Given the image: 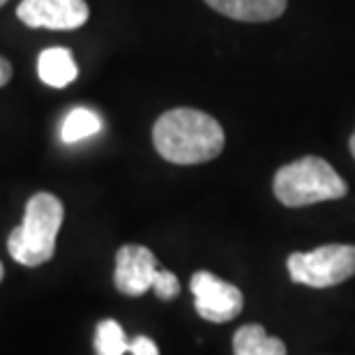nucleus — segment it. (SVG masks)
Segmentation results:
<instances>
[{"label": "nucleus", "instance_id": "14", "mask_svg": "<svg viewBox=\"0 0 355 355\" xmlns=\"http://www.w3.org/2000/svg\"><path fill=\"white\" fill-rule=\"evenodd\" d=\"M130 353L132 355H159V349L150 337L139 335L130 342Z\"/></svg>", "mask_w": 355, "mask_h": 355}, {"label": "nucleus", "instance_id": "17", "mask_svg": "<svg viewBox=\"0 0 355 355\" xmlns=\"http://www.w3.org/2000/svg\"><path fill=\"white\" fill-rule=\"evenodd\" d=\"M3 275H5V268H3V263H0V282H3Z\"/></svg>", "mask_w": 355, "mask_h": 355}, {"label": "nucleus", "instance_id": "15", "mask_svg": "<svg viewBox=\"0 0 355 355\" xmlns=\"http://www.w3.org/2000/svg\"><path fill=\"white\" fill-rule=\"evenodd\" d=\"M12 74H14L12 62L7 60V58H3V55H0V88L7 86V83L12 81Z\"/></svg>", "mask_w": 355, "mask_h": 355}, {"label": "nucleus", "instance_id": "9", "mask_svg": "<svg viewBox=\"0 0 355 355\" xmlns=\"http://www.w3.org/2000/svg\"><path fill=\"white\" fill-rule=\"evenodd\" d=\"M37 76L49 88H67L69 83H74L79 76V67L72 51L65 46L44 49L37 58Z\"/></svg>", "mask_w": 355, "mask_h": 355}, {"label": "nucleus", "instance_id": "10", "mask_svg": "<svg viewBox=\"0 0 355 355\" xmlns=\"http://www.w3.org/2000/svg\"><path fill=\"white\" fill-rule=\"evenodd\" d=\"M233 355H286L282 339L270 337L261 325H243L233 335Z\"/></svg>", "mask_w": 355, "mask_h": 355}, {"label": "nucleus", "instance_id": "7", "mask_svg": "<svg viewBox=\"0 0 355 355\" xmlns=\"http://www.w3.org/2000/svg\"><path fill=\"white\" fill-rule=\"evenodd\" d=\"M157 259L148 247L141 245H125L116 254V272L113 282L123 295L139 297L148 293L157 277Z\"/></svg>", "mask_w": 355, "mask_h": 355}, {"label": "nucleus", "instance_id": "11", "mask_svg": "<svg viewBox=\"0 0 355 355\" xmlns=\"http://www.w3.org/2000/svg\"><path fill=\"white\" fill-rule=\"evenodd\" d=\"M102 130V118L97 111L86 109V106H76L65 116L60 127V141L67 146L79 144L83 139H90Z\"/></svg>", "mask_w": 355, "mask_h": 355}, {"label": "nucleus", "instance_id": "6", "mask_svg": "<svg viewBox=\"0 0 355 355\" xmlns=\"http://www.w3.org/2000/svg\"><path fill=\"white\" fill-rule=\"evenodd\" d=\"M17 17L28 28L49 31H76L88 21L86 0H21Z\"/></svg>", "mask_w": 355, "mask_h": 355}, {"label": "nucleus", "instance_id": "18", "mask_svg": "<svg viewBox=\"0 0 355 355\" xmlns=\"http://www.w3.org/2000/svg\"><path fill=\"white\" fill-rule=\"evenodd\" d=\"M5 3H7V0H0V7H3V5H5Z\"/></svg>", "mask_w": 355, "mask_h": 355}, {"label": "nucleus", "instance_id": "3", "mask_svg": "<svg viewBox=\"0 0 355 355\" xmlns=\"http://www.w3.org/2000/svg\"><path fill=\"white\" fill-rule=\"evenodd\" d=\"M346 191L349 184L344 178L321 157L295 159L275 173V196L288 208L335 201L346 196Z\"/></svg>", "mask_w": 355, "mask_h": 355}, {"label": "nucleus", "instance_id": "16", "mask_svg": "<svg viewBox=\"0 0 355 355\" xmlns=\"http://www.w3.org/2000/svg\"><path fill=\"white\" fill-rule=\"evenodd\" d=\"M351 155H353V157H355V132H353V137H351Z\"/></svg>", "mask_w": 355, "mask_h": 355}, {"label": "nucleus", "instance_id": "8", "mask_svg": "<svg viewBox=\"0 0 355 355\" xmlns=\"http://www.w3.org/2000/svg\"><path fill=\"white\" fill-rule=\"evenodd\" d=\"M205 3L229 19L263 24L282 17L288 0H205Z\"/></svg>", "mask_w": 355, "mask_h": 355}, {"label": "nucleus", "instance_id": "5", "mask_svg": "<svg viewBox=\"0 0 355 355\" xmlns=\"http://www.w3.org/2000/svg\"><path fill=\"white\" fill-rule=\"evenodd\" d=\"M189 288L194 293V307L198 316L210 323L233 321L243 311V293L238 286L219 279L212 272H194L189 282Z\"/></svg>", "mask_w": 355, "mask_h": 355}, {"label": "nucleus", "instance_id": "1", "mask_svg": "<svg viewBox=\"0 0 355 355\" xmlns=\"http://www.w3.org/2000/svg\"><path fill=\"white\" fill-rule=\"evenodd\" d=\"M153 144L171 164H203L224 150V130L208 113L182 106L157 118L153 127Z\"/></svg>", "mask_w": 355, "mask_h": 355}, {"label": "nucleus", "instance_id": "13", "mask_svg": "<svg viewBox=\"0 0 355 355\" xmlns=\"http://www.w3.org/2000/svg\"><path fill=\"white\" fill-rule=\"evenodd\" d=\"M153 291L157 293L159 300H173V297L180 293V282H178V277L173 272H168V270H157Z\"/></svg>", "mask_w": 355, "mask_h": 355}, {"label": "nucleus", "instance_id": "4", "mask_svg": "<svg viewBox=\"0 0 355 355\" xmlns=\"http://www.w3.org/2000/svg\"><path fill=\"white\" fill-rule=\"evenodd\" d=\"M286 268L295 284L314 288L337 286L355 275V247L323 245L314 252H295L288 257Z\"/></svg>", "mask_w": 355, "mask_h": 355}, {"label": "nucleus", "instance_id": "12", "mask_svg": "<svg viewBox=\"0 0 355 355\" xmlns=\"http://www.w3.org/2000/svg\"><path fill=\"white\" fill-rule=\"evenodd\" d=\"M95 351L97 355H125L130 351V342L125 337L123 325L113 318H106L95 330Z\"/></svg>", "mask_w": 355, "mask_h": 355}, {"label": "nucleus", "instance_id": "2", "mask_svg": "<svg viewBox=\"0 0 355 355\" xmlns=\"http://www.w3.org/2000/svg\"><path fill=\"white\" fill-rule=\"evenodd\" d=\"M62 219H65V208L58 196L49 191H37L31 196L24 212V222L7 238L10 257L28 268H37L51 261Z\"/></svg>", "mask_w": 355, "mask_h": 355}]
</instances>
